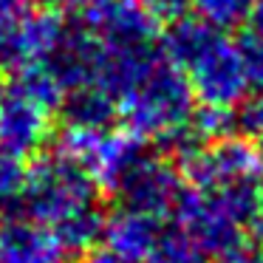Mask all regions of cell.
<instances>
[{"instance_id":"1","label":"cell","mask_w":263,"mask_h":263,"mask_svg":"<svg viewBox=\"0 0 263 263\" xmlns=\"http://www.w3.org/2000/svg\"><path fill=\"white\" fill-rule=\"evenodd\" d=\"M17 215L48 227L65 252L91 249L102 238L108 218L93 178L57 150L29 164Z\"/></svg>"},{"instance_id":"2","label":"cell","mask_w":263,"mask_h":263,"mask_svg":"<svg viewBox=\"0 0 263 263\" xmlns=\"http://www.w3.org/2000/svg\"><path fill=\"white\" fill-rule=\"evenodd\" d=\"M161 54L184 74L201 108L232 110L246 97V77L240 46L198 17L173 20L161 37Z\"/></svg>"},{"instance_id":"3","label":"cell","mask_w":263,"mask_h":263,"mask_svg":"<svg viewBox=\"0 0 263 263\" xmlns=\"http://www.w3.org/2000/svg\"><path fill=\"white\" fill-rule=\"evenodd\" d=\"M193 114V91L164 54L116 97V116L125 122V130L139 142H159L161 147L187 130Z\"/></svg>"},{"instance_id":"4","label":"cell","mask_w":263,"mask_h":263,"mask_svg":"<svg viewBox=\"0 0 263 263\" xmlns=\"http://www.w3.org/2000/svg\"><path fill=\"white\" fill-rule=\"evenodd\" d=\"M57 153L68 156L93 178L99 190L116 193L125 176L139 164L147 150L125 127H102V130H65L60 136Z\"/></svg>"},{"instance_id":"5","label":"cell","mask_w":263,"mask_h":263,"mask_svg":"<svg viewBox=\"0 0 263 263\" xmlns=\"http://www.w3.org/2000/svg\"><path fill=\"white\" fill-rule=\"evenodd\" d=\"M181 178L193 190H223L235 184L260 181V156L246 139L223 136L215 142H201L176 159Z\"/></svg>"},{"instance_id":"6","label":"cell","mask_w":263,"mask_h":263,"mask_svg":"<svg viewBox=\"0 0 263 263\" xmlns=\"http://www.w3.org/2000/svg\"><path fill=\"white\" fill-rule=\"evenodd\" d=\"M159 23L144 0H91L80 26L102 48H142L156 43Z\"/></svg>"},{"instance_id":"7","label":"cell","mask_w":263,"mask_h":263,"mask_svg":"<svg viewBox=\"0 0 263 263\" xmlns=\"http://www.w3.org/2000/svg\"><path fill=\"white\" fill-rule=\"evenodd\" d=\"M184 190V178L173 161L144 153L114 195H119L125 210L144 212L161 221L164 215H173Z\"/></svg>"},{"instance_id":"8","label":"cell","mask_w":263,"mask_h":263,"mask_svg":"<svg viewBox=\"0 0 263 263\" xmlns=\"http://www.w3.org/2000/svg\"><path fill=\"white\" fill-rule=\"evenodd\" d=\"M51 133V119L43 105L31 102L9 85L0 93V153L29 161L46 144Z\"/></svg>"},{"instance_id":"9","label":"cell","mask_w":263,"mask_h":263,"mask_svg":"<svg viewBox=\"0 0 263 263\" xmlns=\"http://www.w3.org/2000/svg\"><path fill=\"white\" fill-rule=\"evenodd\" d=\"M161 238H164V227H161L159 218L122 206L119 212L105 218L102 249H108L110 255L122 257L127 263H150Z\"/></svg>"},{"instance_id":"10","label":"cell","mask_w":263,"mask_h":263,"mask_svg":"<svg viewBox=\"0 0 263 263\" xmlns=\"http://www.w3.org/2000/svg\"><path fill=\"white\" fill-rule=\"evenodd\" d=\"M0 263H68L65 249L48 227L23 215L0 221Z\"/></svg>"},{"instance_id":"11","label":"cell","mask_w":263,"mask_h":263,"mask_svg":"<svg viewBox=\"0 0 263 263\" xmlns=\"http://www.w3.org/2000/svg\"><path fill=\"white\" fill-rule=\"evenodd\" d=\"M57 110L63 114L68 130H102V127H110V122H114L116 102L102 88L82 85L65 93Z\"/></svg>"},{"instance_id":"12","label":"cell","mask_w":263,"mask_h":263,"mask_svg":"<svg viewBox=\"0 0 263 263\" xmlns=\"http://www.w3.org/2000/svg\"><path fill=\"white\" fill-rule=\"evenodd\" d=\"M12 88L20 91L23 97H29L31 102L43 105V108L51 114V110L60 108L65 97V88L57 82V77L46 68V65H26V68H17L14 71V80H12Z\"/></svg>"},{"instance_id":"13","label":"cell","mask_w":263,"mask_h":263,"mask_svg":"<svg viewBox=\"0 0 263 263\" xmlns=\"http://www.w3.org/2000/svg\"><path fill=\"white\" fill-rule=\"evenodd\" d=\"M198 20L218 31L240 29L252 14V0H190Z\"/></svg>"},{"instance_id":"14","label":"cell","mask_w":263,"mask_h":263,"mask_svg":"<svg viewBox=\"0 0 263 263\" xmlns=\"http://www.w3.org/2000/svg\"><path fill=\"white\" fill-rule=\"evenodd\" d=\"M26 178H29V161L0 153V210L6 215H17Z\"/></svg>"},{"instance_id":"15","label":"cell","mask_w":263,"mask_h":263,"mask_svg":"<svg viewBox=\"0 0 263 263\" xmlns=\"http://www.w3.org/2000/svg\"><path fill=\"white\" fill-rule=\"evenodd\" d=\"M150 263H210V257L201 255L178 232H164V238H161L156 255L150 257Z\"/></svg>"},{"instance_id":"16","label":"cell","mask_w":263,"mask_h":263,"mask_svg":"<svg viewBox=\"0 0 263 263\" xmlns=\"http://www.w3.org/2000/svg\"><path fill=\"white\" fill-rule=\"evenodd\" d=\"M232 116H235V127L243 130V136L263 139V91H255L252 97H243Z\"/></svg>"},{"instance_id":"17","label":"cell","mask_w":263,"mask_h":263,"mask_svg":"<svg viewBox=\"0 0 263 263\" xmlns=\"http://www.w3.org/2000/svg\"><path fill=\"white\" fill-rule=\"evenodd\" d=\"M240 46L243 54V65H246V77H249V85H255L257 91H263V40L255 34H246Z\"/></svg>"},{"instance_id":"18","label":"cell","mask_w":263,"mask_h":263,"mask_svg":"<svg viewBox=\"0 0 263 263\" xmlns=\"http://www.w3.org/2000/svg\"><path fill=\"white\" fill-rule=\"evenodd\" d=\"M144 6L159 20H181L184 9L190 6V0H144Z\"/></svg>"},{"instance_id":"19","label":"cell","mask_w":263,"mask_h":263,"mask_svg":"<svg viewBox=\"0 0 263 263\" xmlns=\"http://www.w3.org/2000/svg\"><path fill=\"white\" fill-rule=\"evenodd\" d=\"M218 263H263V249H252V246H238L235 252L218 257Z\"/></svg>"},{"instance_id":"20","label":"cell","mask_w":263,"mask_h":263,"mask_svg":"<svg viewBox=\"0 0 263 263\" xmlns=\"http://www.w3.org/2000/svg\"><path fill=\"white\" fill-rule=\"evenodd\" d=\"M40 3L54 12H71V9H85L91 0H40Z\"/></svg>"},{"instance_id":"21","label":"cell","mask_w":263,"mask_h":263,"mask_svg":"<svg viewBox=\"0 0 263 263\" xmlns=\"http://www.w3.org/2000/svg\"><path fill=\"white\" fill-rule=\"evenodd\" d=\"M249 34H255V37H260L263 40V0L257 3V6H252V14H249Z\"/></svg>"},{"instance_id":"22","label":"cell","mask_w":263,"mask_h":263,"mask_svg":"<svg viewBox=\"0 0 263 263\" xmlns=\"http://www.w3.org/2000/svg\"><path fill=\"white\" fill-rule=\"evenodd\" d=\"M88 263H127V260H122V257L110 255L108 249H97L91 257H88Z\"/></svg>"},{"instance_id":"23","label":"cell","mask_w":263,"mask_h":263,"mask_svg":"<svg viewBox=\"0 0 263 263\" xmlns=\"http://www.w3.org/2000/svg\"><path fill=\"white\" fill-rule=\"evenodd\" d=\"M252 229H255V235L263 240V204H260V210H257L255 221H252Z\"/></svg>"},{"instance_id":"24","label":"cell","mask_w":263,"mask_h":263,"mask_svg":"<svg viewBox=\"0 0 263 263\" xmlns=\"http://www.w3.org/2000/svg\"><path fill=\"white\" fill-rule=\"evenodd\" d=\"M257 156H260V167H263V139H260V147H257Z\"/></svg>"},{"instance_id":"25","label":"cell","mask_w":263,"mask_h":263,"mask_svg":"<svg viewBox=\"0 0 263 263\" xmlns=\"http://www.w3.org/2000/svg\"><path fill=\"white\" fill-rule=\"evenodd\" d=\"M0 93H3V91H0Z\"/></svg>"}]
</instances>
